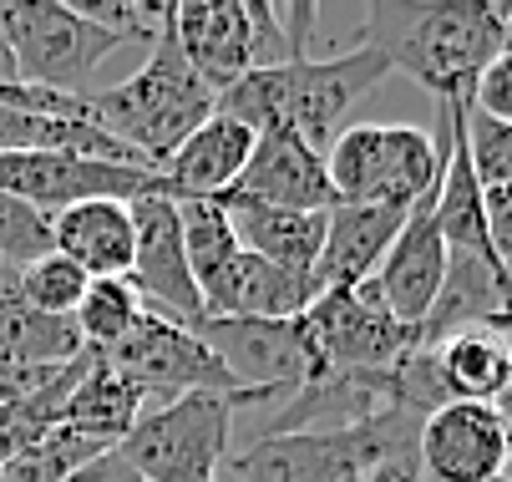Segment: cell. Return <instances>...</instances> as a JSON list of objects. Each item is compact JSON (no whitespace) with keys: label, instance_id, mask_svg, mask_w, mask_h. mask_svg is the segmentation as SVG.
I'll use <instances>...</instances> for the list:
<instances>
[{"label":"cell","instance_id":"obj_14","mask_svg":"<svg viewBox=\"0 0 512 482\" xmlns=\"http://www.w3.org/2000/svg\"><path fill=\"white\" fill-rule=\"evenodd\" d=\"M442 280H447V239L436 229V188H431L406 214L396 244L386 249L381 269L371 274V285L396 325L421 330V320L431 315L436 295H442Z\"/></svg>","mask_w":512,"mask_h":482},{"label":"cell","instance_id":"obj_21","mask_svg":"<svg viewBox=\"0 0 512 482\" xmlns=\"http://www.w3.org/2000/svg\"><path fill=\"white\" fill-rule=\"evenodd\" d=\"M82 351V330L61 315H41L36 305H26L16 269H0V371L71 366Z\"/></svg>","mask_w":512,"mask_h":482},{"label":"cell","instance_id":"obj_3","mask_svg":"<svg viewBox=\"0 0 512 482\" xmlns=\"http://www.w3.org/2000/svg\"><path fill=\"white\" fill-rule=\"evenodd\" d=\"M218 112V92L188 66L173 26L153 41V56L107 92H87V117L132 148L153 173L188 143V137Z\"/></svg>","mask_w":512,"mask_h":482},{"label":"cell","instance_id":"obj_2","mask_svg":"<svg viewBox=\"0 0 512 482\" xmlns=\"http://www.w3.org/2000/svg\"><path fill=\"white\" fill-rule=\"evenodd\" d=\"M386 77L391 66L371 46H355L340 56H300L284 66H254L249 77H239L218 97V112L244 122L254 137L269 127H284L315 153H325L340 137L345 112L360 97H371Z\"/></svg>","mask_w":512,"mask_h":482},{"label":"cell","instance_id":"obj_13","mask_svg":"<svg viewBox=\"0 0 512 482\" xmlns=\"http://www.w3.org/2000/svg\"><path fill=\"white\" fill-rule=\"evenodd\" d=\"M218 203H264V209H295V214H330L335 188L325 173V153L300 143L295 132L269 127L254 137V153L239 183Z\"/></svg>","mask_w":512,"mask_h":482},{"label":"cell","instance_id":"obj_29","mask_svg":"<svg viewBox=\"0 0 512 482\" xmlns=\"http://www.w3.org/2000/svg\"><path fill=\"white\" fill-rule=\"evenodd\" d=\"M462 127H467V158H472L482 193L512 188V122H492L462 102Z\"/></svg>","mask_w":512,"mask_h":482},{"label":"cell","instance_id":"obj_35","mask_svg":"<svg viewBox=\"0 0 512 482\" xmlns=\"http://www.w3.org/2000/svg\"><path fill=\"white\" fill-rule=\"evenodd\" d=\"M492 411H497V427H502V447H507V462H512V386L492 401Z\"/></svg>","mask_w":512,"mask_h":482},{"label":"cell","instance_id":"obj_17","mask_svg":"<svg viewBox=\"0 0 512 482\" xmlns=\"http://www.w3.org/2000/svg\"><path fill=\"white\" fill-rule=\"evenodd\" d=\"M315 300L320 285L310 274H289L239 249L234 264L203 285V320H300Z\"/></svg>","mask_w":512,"mask_h":482},{"label":"cell","instance_id":"obj_19","mask_svg":"<svg viewBox=\"0 0 512 482\" xmlns=\"http://www.w3.org/2000/svg\"><path fill=\"white\" fill-rule=\"evenodd\" d=\"M411 209H381V203H335L325 214V249L315 264V285L325 290H355L381 269L386 249L396 244Z\"/></svg>","mask_w":512,"mask_h":482},{"label":"cell","instance_id":"obj_24","mask_svg":"<svg viewBox=\"0 0 512 482\" xmlns=\"http://www.w3.org/2000/svg\"><path fill=\"white\" fill-rule=\"evenodd\" d=\"M436 381L447 401H482L492 406L512 386V346L497 330H457L442 346H431Z\"/></svg>","mask_w":512,"mask_h":482},{"label":"cell","instance_id":"obj_6","mask_svg":"<svg viewBox=\"0 0 512 482\" xmlns=\"http://www.w3.org/2000/svg\"><path fill=\"white\" fill-rule=\"evenodd\" d=\"M421 411H386V417L350 427V432H289V437H254L229 462L234 482H365L381 457L396 447H416Z\"/></svg>","mask_w":512,"mask_h":482},{"label":"cell","instance_id":"obj_1","mask_svg":"<svg viewBox=\"0 0 512 482\" xmlns=\"http://www.w3.org/2000/svg\"><path fill=\"white\" fill-rule=\"evenodd\" d=\"M502 41L507 6L492 0H376L360 26V46L386 56L391 72H406L436 102H467Z\"/></svg>","mask_w":512,"mask_h":482},{"label":"cell","instance_id":"obj_10","mask_svg":"<svg viewBox=\"0 0 512 482\" xmlns=\"http://www.w3.org/2000/svg\"><path fill=\"white\" fill-rule=\"evenodd\" d=\"M305 330L325 371H396L416 351V330L391 320L371 280L355 290H325L305 310Z\"/></svg>","mask_w":512,"mask_h":482},{"label":"cell","instance_id":"obj_32","mask_svg":"<svg viewBox=\"0 0 512 482\" xmlns=\"http://www.w3.org/2000/svg\"><path fill=\"white\" fill-rule=\"evenodd\" d=\"M467 107L492 117V122H512V51H497L487 61V72L467 92Z\"/></svg>","mask_w":512,"mask_h":482},{"label":"cell","instance_id":"obj_36","mask_svg":"<svg viewBox=\"0 0 512 482\" xmlns=\"http://www.w3.org/2000/svg\"><path fill=\"white\" fill-rule=\"evenodd\" d=\"M21 72H16V56H11V41H6V26H0V87H16Z\"/></svg>","mask_w":512,"mask_h":482},{"label":"cell","instance_id":"obj_27","mask_svg":"<svg viewBox=\"0 0 512 482\" xmlns=\"http://www.w3.org/2000/svg\"><path fill=\"white\" fill-rule=\"evenodd\" d=\"M142 310L148 305H142V295L127 280H92L82 305H77V315H71V325L82 330L87 351H112L117 340L142 320Z\"/></svg>","mask_w":512,"mask_h":482},{"label":"cell","instance_id":"obj_12","mask_svg":"<svg viewBox=\"0 0 512 482\" xmlns=\"http://www.w3.org/2000/svg\"><path fill=\"white\" fill-rule=\"evenodd\" d=\"M132 209V269H127V285L142 295V305L178 320V325H198L203 320V295L193 285V269L183 254V224H178V203L163 193H142L127 203Z\"/></svg>","mask_w":512,"mask_h":482},{"label":"cell","instance_id":"obj_20","mask_svg":"<svg viewBox=\"0 0 512 482\" xmlns=\"http://www.w3.org/2000/svg\"><path fill=\"white\" fill-rule=\"evenodd\" d=\"M51 249L66 254L87 280H127L132 269V209L117 198H92L77 209L51 214Z\"/></svg>","mask_w":512,"mask_h":482},{"label":"cell","instance_id":"obj_23","mask_svg":"<svg viewBox=\"0 0 512 482\" xmlns=\"http://www.w3.org/2000/svg\"><path fill=\"white\" fill-rule=\"evenodd\" d=\"M148 411V396H142L127 376H117L97 351H92V366L82 371V381L71 386V396L61 401V422L66 432H82L102 447L117 452V442L137 427V417Z\"/></svg>","mask_w":512,"mask_h":482},{"label":"cell","instance_id":"obj_16","mask_svg":"<svg viewBox=\"0 0 512 482\" xmlns=\"http://www.w3.org/2000/svg\"><path fill=\"white\" fill-rule=\"evenodd\" d=\"M168 26L193 72L224 97L239 77L254 72V26L244 0H173Z\"/></svg>","mask_w":512,"mask_h":482},{"label":"cell","instance_id":"obj_33","mask_svg":"<svg viewBox=\"0 0 512 482\" xmlns=\"http://www.w3.org/2000/svg\"><path fill=\"white\" fill-rule=\"evenodd\" d=\"M61 482H142L117 452H102V457H92V462H82L77 472H66Z\"/></svg>","mask_w":512,"mask_h":482},{"label":"cell","instance_id":"obj_30","mask_svg":"<svg viewBox=\"0 0 512 482\" xmlns=\"http://www.w3.org/2000/svg\"><path fill=\"white\" fill-rule=\"evenodd\" d=\"M77 11L127 46V41H158L173 0H77Z\"/></svg>","mask_w":512,"mask_h":482},{"label":"cell","instance_id":"obj_28","mask_svg":"<svg viewBox=\"0 0 512 482\" xmlns=\"http://www.w3.org/2000/svg\"><path fill=\"white\" fill-rule=\"evenodd\" d=\"M16 285H21L26 305H36L41 315H61V320H71L92 280H87V274L71 264L66 254L51 249V254H41V259H31V264L16 269Z\"/></svg>","mask_w":512,"mask_h":482},{"label":"cell","instance_id":"obj_38","mask_svg":"<svg viewBox=\"0 0 512 482\" xmlns=\"http://www.w3.org/2000/svg\"><path fill=\"white\" fill-rule=\"evenodd\" d=\"M0 269H6V264H0Z\"/></svg>","mask_w":512,"mask_h":482},{"label":"cell","instance_id":"obj_8","mask_svg":"<svg viewBox=\"0 0 512 482\" xmlns=\"http://www.w3.org/2000/svg\"><path fill=\"white\" fill-rule=\"evenodd\" d=\"M193 335L224 361L239 391H254L264 406L284 401L325 376V361L300 320H198Z\"/></svg>","mask_w":512,"mask_h":482},{"label":"cell","instance_id":"obj_15","mask_svg":"<svg viewBox=\"0 0 512 482\" xmlns=\"http://www.w3.org/2000/svg\"><path fill=\"white\" fill-rule=\"evenodd\" d=\"M421 477L431 482H497L507 467L497 411L482 401H447L421 422Z\"/></svg>","mask_w":512,"mask_h":482},{"label":"cell","instance_id":"obj_7","mask_svg":"<svg viewBox=\"0 0 512 482\" xmlns=\"http://www.w3.org/2000/svg\"><path fill=\"white\" fill-rule=\"evenodd\" d=\"M0 26H6L21 82L56 97H87L82 87L92 82V72L122 46L66 0H0Z\"/></svg>","mask_w":512,"mask_h":482},{"label":"cell","instance_id":"obj_39","mask_svg":"<svg viewBox=\"0 0 512 482\" xmlns=\"http://www.w3.org/2000/svg\"><path fill=\"white\" fill-rule=\"evenodd\" d=\"M507 335H512V330H507Z\"/></svg>","mask_w":512,"mask_h":482},{"label":"cell","instance_id":"obj_25","mask_svg":"<svg viewBox=\"0 0 512 482\" xmlns=\"http://www.w3.org/2000/svg\"><path fill=\"white\" fill-rule=\"evenodd\" d=\"M87 366H92V351H82L71 366H61L41 391L16 396V401H0V467H6L11 457H21L26 447H36L41 437L56 432V422H61V401L71 396V386L82 381Z\"/></svg>","mask_w":512,"mask_h":482},{"label":"cell","instance_id":"obj_9","mask_svg":"<svg viewBox=\"0 0 512 482\" xmlns=\"http://www.w3.org/2000/svg\"><path fill=\"white\" fill-rule=\"evenodd\" d=\"M97 356L148 396V406L188 396V391H239L234 376L224 371V361H218L188 325H178L158 310H142V320L117 340V346L97 351Z\"/></svg>","mask_w":512,"mask_h":482},{"label":"cell","instance_id":"obj_5","mask_svg":"<svg viewBox=\"0 0 512 482\" xmlns=\"http://www.w3.org/2000/svg\"><path fill=\"white\" fill-rule=\"evenodd\" d=\"M239 406H264L249 391H188L158 401L117 442V457L142 482H218L229 462V427Z\"/></svg>","mask_w":512,"mask_h":482},{"label":"cell","instance_id":"obj_4","mask_svg":"<svg viewBox=\"0 0 512 482\" xmlns=\"http://www.w3.org/2000/svg\"><path fill=\"white\" fill-rule=\"evenodd\" d=\"M447 163V107L436 102V137L406 122H355L325 148V173L335 203H381L416 209L442 183Z\"/></svg>","mask_w":512,"mask_h":482},{"label":"cell","instance_id":"obj_37","mask_svg":"<svg viewBox=\"0 0 512 482\" xmlns=\"http://www.w3.org/2000/svg\"><path fill=\"white\" fill-rule=\"evenodd\" d=\"M497 482H507V477H497Z\"/></svg>","mask_w":512,"mask_h":482},{"label":"cell","instance_id":"obj_31","mask_svg":"<svg viewBox=\"0 0 512 482\" xmlns=\"http://www.w3.org/2000/svg\"><path fill=\"white\" fill-rule=\"evenodd\" d=\"M41 254H51V219L0 193V264L21 269Z\"/></svg>","mask_w":512,"mask_h":482},{"label":"cell","instance_id":"obj_22","mask_svg":"<svg viewBox=\"0 0 512 482\" xmlns=\"http://www.w3.org/2000/svg\"><path fill=\"white\" fill-rule=\"evenodd\" d=\"M224 214L234 224L239 249L289 269V274H310L325 249V214H295V209H264V203H224Z\"/></svg>","mask_w":512,"mask_h":482},{"label":"cell","instance_id":"obj_11","mask_svg":"<svg viewBox=\"0 0 512 482\" xmlns=\"http://www.w3.org/2000/svg\"><path fill=\"white\" fill-rule=\"evenodd\" d=\"M148 168H127V163H102L82 153H0V193L26 203L36 214H61L92 198H117L132 203L142 193H153Z\"/></svg>","mask_w":512,"mask_h":482},{"label":"cell","instance_id":"obj_34","mask_svg":"<svg viewBox=\"0 0 512 482\" xmlns=\"http://www.w3.org/2000/svg\"><path fill=\"white\" fill-rule=\"evenodd\" d=\"M365 482H421V457H416V447H396L391 457H381Z\"/></svg>","mask_w":512,"mask_h":482},{"label":"cell","instance_id":"obj_26","mask_svg":"<svg viewBox=\"0 0 512 482\" xmlns=\"http://www.w3.org/2000/svg\"><path fill=\"white\" fill-rule=\"evenodd\" d=\"M178 224H183V254H188V269H193V285L203 295V285L218 280L239 254L234 224L224 214V203H178Z\"/></svg>","mask_w":512,"mask_h":482},{"label":"cell","instance_id":"obj_18","mask_svg":"<svg viewBox=\"0 0 512 482\" xmlns=\"http://www.w3.org/2000/svg\"><path fill=\"white\" fill-rule=\"evenodd\" d=\"M254 153V132L224 112H213L188 143L158 168L153 193L173 198V203H218L244 173Z\"/></svg>","mask_w":512,"mask_h":482}]
</instances>
